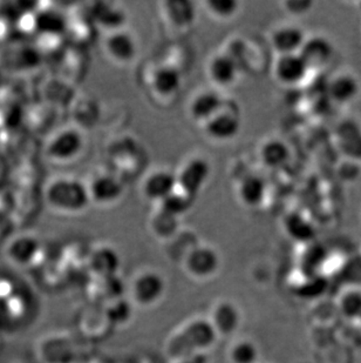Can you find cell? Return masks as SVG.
Returning <instances> with one entry per match:
<instances>
[{"label":"cell","instance_id":"obj_1","mask_svg":"<svg viewBox=\"0 0 361 363\" xmlns=\"http://www.w3.org/2000/svg\"><path fill=\"white\" fill-rule=\"evenodd\" d=\"M218 341L207 315H193L168 334L164 340V353L169 361L195 354L210 355Z\"/></svg>","mask_w":361,"mask_h":363},{"label":"cell","instance_id":"obj_2","mask_svg":"<svg viewBox=\"0 0 361 363\" xmlns=\"http://www.w3.org/2000/svg\"><path fill=\"white\" fill-rule=\"evenodd\" d=\"M44 199L48 208L65 216L84 212L92 202L87 184L71 175L52 178L45 186Z\"/></svg>","mask_w":361,"mask_h":363},{"label":"cell","instance_id":"obj_3","mask_svg":"<svg viewBox=\"0 0 361 363\" xmlns=\"http://www.w3.org/2000/svg\"><path fill=\"white\" fill-rule=\"evenodd\" d=\"M167 280L154 268H144L132 277L126 286V296L135 309L155 308L167 294Z\"/></svg>","mask_w":361,"mask_h":363},{"label":"cell","instance_id":"obj_4","mask_svg":"<svg viewBox=\"0 0 361 363\" xmlns=\"http://www.w3.org/2000/svg\"><path fill=\"white\" fill-rule=\"evenodd\" d=\"M180 266L193 281H212L221 271V255L212 245L198 242L182 259Z\"/></svg>","mask_w":361,"mask_h":363},{"label":"cell","instance_id":"obj_5","mask_svg":"<svg viewBox=\"0 0 361 363\" xmlns=\"http://www.w3.org/2000/svg\"><path fill=\"white\" fill-rule=\"evenodd\" d=\"M85 138L75 127H64L48 138L45 144V155L52 162L67 164L81 155Z\"/></svg>","mask_w":361,"mask_h":363},{"label":"cell","instance_id":"obj_6","mask_svg":"<svg viewBox=\"0 0 361 363\" xmlns=\"http://www.w3.org/2000/svg\"><path fill=\"white\" fill-rule=\"evenodd\" d=\"M218 339H235L243 325V312L231 298H219L212 302L207 314Z\"/></svg>","mask_w":361,"mask_h":363},{"label":"cell","instance_id":"obj_7","mask_svg":"<svg viewBox=\"0 0 361 363\" xmlns=\"http://www.w3.org/2000/svg\"><path fill=\"white\" fill-rule=\"evenodd\" d=\"M212 167L205 159L193 158L182 166L178 177V189L195 199L208 182Z\"/></svg>","mask_w":361,"mask_h":363},{"label":"cell","instance_id":"obj_8","mask_svg":"<svg viewBox=\"0 0 361 363\" xmlns=\"http://www.w3.org/2000/svg\"><path fill=\"white\" fill-rule=\"evenodd\" d=\"M205 134L216 141H229L239 134L241 130V117L235 107L223 104L221 110L203 125Z\"/></svg>","mask_w":361,"mask_h":363},{"label":"cell","instance_id":"obj_9","mask_svg":"<svg viewBox=\"0 0 361 363\" xmlns=\"http://www.w3.org/2000/svg\"><path fill=\"white\" fill-rule=\"evenodd\" d=\"M121 259L114 247L100 245L89 253L87 269L93 278H110L119 274Z\"/></svg>","mask_w":361,"mask_h":363},{"label":"cell","instance_id":"obj_10","mask_svg":"<svg viewBox=\"0 0 361 363\" xmlns=\"http://www.w3.org/2000/svg\"><path fill=\"white\" fill-rule=\"evenodd\" d=\"M310 71H321L330 65L334 57V46L330 39L323 35L307 37L299 51Z\"/></svg>","mask_w":361,"mask_h":363},{"label":"cell","instance_id":"obj_11","mask_svg":"<svg viewBox=\"0 0 361 363\" xmlns=\"http://www.w3.org/2000/svg\"><path fill=\"white\" fill-rule=\"evenodd\" d=\"M310 72L299 53L278 55L273 65V74L277 82L290 87H294L305 82Z\"/></svg>","mask_w":361,"mask_h":363},{"label":"cell","instance_id":"obj_12","mask_svg":"<svg viewBox=\"0 0 361 363\" xmlns=\"http://www.w3.org/2000/svg\"><path fill=\"white\" fill-rule=\"evenodd\" d=\"M328 281L324 274L298 269V278L289 282L291 294L303 300L319 301L326 293Z\"/></svg>","mask_w":361,"mask_h":363},{"label":"cell","instance_id":"obj_13","mask_svg":"<svg viewBox=\"0 0 361 363\" xmlns=\"http://www.w3.org/2000/svg\"><path fill=\"white\" fill-rule=\"evenodd\" d=\"M87 187L91 201L103 206L110 205L121 199L125 192L122 182L109 173L96 175L87 184Z\"/></svg>","mask_w":361,"mask_h":363},{"label":"cell","instance_id":"obj_14","mask_svg":"<svg viewBox=\"0 0 361 363\" xmlns=\"http://www.w3.org/2000/svg\"><path fill=\"white\" fill-rule=\"evenodd\" d=\"M334 307L341 321L348 323H361V286L345 284L339 289L333 300Z\"/></svg>","mask_w":361,"mask_h":363},{"label":"cell","instance_id":"obj_15","mask_svg":"<svg viewBox=\"0 0 361 363\" xmlns=\"http://www.w3.org/2000/svg\"><path fill=\"white\" fill-rule=\"evenodd\" d=\"M178 189L176 173L167 169H157L150 173L144 180L142 192L150 201L160 202L167 199L171 193Z\"/></svg>","mask_w":361,"mask_h":363},{"label":"cell","instance_id":"obj_16","mask_svg":"<svg viewBox=\"0 0 361 363\" xmlns=\"http://www.w3.org/2000/svg\"><path fill=\"white\" fill-rule=\"evenodd\" d=\"M360 84L351 73H338L327 84L326 94L331 104L348 105L358 98Z\"/></svg>","mask_w":361,"mask_h":363},{"label":"cell","instance_id":"obj_17","mask_svg":"<svg viewBox=\"0 0 361 363\" xmlns=\"http://www.w3.org/2000/svg\"><path fill=\"white\" fill-rule=\"evenodd\" d=\"M40 248V241L33 234H18L7 243L6 255L13 264L21 266L31 264Z\"/></svg>","mask_w":361,"mask_h":363},{"label":"cell","instance_id":"obj_18","mask_svg":"<svg viewBox=\"0 0 361 363\" xmlns=\"http://www.w3.org/2000/svg\"><path fill=\"white\" fill-rule=\"evenodd\" d=\"M306 38L299 26L283 25L273 32L271 45L277 55H296L299 53Z\"/></svg>","mask_w":361,"mask_h":363},{"label":"cell","instance_id":"obj_19","mask_svg":"<svg viewBox=\"0 0 361 363\" xmlns=\"http://www.w3.org/2000/svg\"><path fill=\"white\" fill-rule=\"evenodd\" d=\"M107 55L120 64H128L137 57V45L135 38L125 30L112 32L105 43Z\"/></svg>","mask_w":361,"mask_h":363},{"label":"cell","instance_id":"obj_20","mask_svg":"<svg viewBox=\"0 0 361 363\" xmlns=\"http://www.w3.org/2000/svg\"><path fill=\"white\" fill-rule=\"evenodd\" d=\"M223 104L224 100L217 92L212 89H205L196 94L191 100L189 114L193 121L205 125L221 110Z\"/></svg>","mask_w":361,"mask_h":363},{"label":"cell","instance_id":"obj_21","mask_svg":"<svg viewBox=\"0 0 361 363\" xmlns=\"http://www.w3.org/2000/svg\"><path fill=\"white\" fill-rule=\"evenodd\" d=\"M283 230L293 242L300 246L314 242L317 238L314 223L298 212H291L284 218Z\"/></svg>","mask_w":361,"mask_h":363},{"label":"cell","instance_id":"obj_22","mask_svg":"<svg viewBox=\"0 0 361 363\" xmlns=\"http://www.w3.org/2000/svg\"><path fill=\"white\" fill-rule=\"evenodd\" d=\"M239 66L229 53H219L209 62V78L217 86H230L239 77Z\"/></svg>","mask_w":361,"mask_h":363},{"label":"cell","instance_id":"obj_23","mask_svg":"<svg viewBox=\"0 0 361 363\" xmlns=\"http://www.w3.org/2000/svg\"><path fill=\"white\" fill-rule=\"evenodd\" d=\"M150 86L157 96H174L182 86V76L175 66L161 65L154 71Z\"/></svg>","mask_w":361,"mask_h":363},{"label":"cell","instance_id":"obj_24","mask_svg":"<svg viewBox=\"0 0 361 363\" xmlns=\"http://www.w3.org/2000/svg\"><path fill=\"white\" fill-rule=\"evenodd\" d=\"M225 357L228 363H259L260 350L258 343L248 336H236L229 343Z\"/></svg>","mask_w":361,"mask_h":363},{"label":"cell","instance_id":"obj_25","mask_svg":"<svg viewBox=\"0 0 361 363\" xmlns=\"http://www.w3.org/2000/svg\"><path fill=\"white\" fill-rule=\"evenodd\" d=\"M266 191L265 180L260 175L249 174L239 182L237 194L243 205L257 208L265 201Z\"/></svg>","mask_w":361,"mask_h":363},{"label":"cell","instance_id":"obj_26","mask_svg":"<svg viewBox=\"0 0 361 363\" xmlns=\"http://www.w3.org/2000/svg\"><path fill=\"white\" fill-rule=\"evenodd\" d=\"M338 145L343 155L351 162H360L361 130L358 125L345 121L337 128Z\"/></svg>","mask_w":361,"mask_h":363},{"label":"cell","instance_id":"obj_27","mask_svg":"<svg viewBox=\"0 0 361 363\" xmlns=\"http://www.w3.org/2000/svg\"><path fill=\"white\" fill-rule=\"evenodd\" d=\"M291 158V151L287 143L280 139L264 141L259 148V159L265 167L278 169L285 166Z\"/></svg>","mask_w":361,"mask_h":363},{"label":"cell","instance_id":"obj_28","mask_svg":"<svg viewBox=\"0 0 361 363\" xmlns=\"http://www.w3.org/2000/svg\"><path fill=\"white\" fill-rule=\"evenodd\" d=\"M93 18L96 25L103 30H108L109 33L123 30L126 24L125 11L110 3L96 4L93 9Z\"/></svg>","mask_w":361,"mask_h":363},{"label":"cell","instance_id":"obj_29","mask_svg":"<svg viewBox=\"0 0 361 363\" xmlns=\"http://www.w3.org/2000/svg\"><path fill=\"white\" fill-rule=\"evenodd\" d=\"M103 307L113 328H119L123 325L126 327L133 319L134 309L135 308L126 295L108 302Z\"/></svg>","mask_w":361,"mask_h":363},{"label":"cell","instance_id":"obj_30","mask_svg":"<svg viewBox=\"0 0 361 363\" xmlns=\"http://www.w3.org/2000/svg\"><path fill=\"white\" fill-rule=\"evenodd\" d=\"M194 200L191 196L180 192L178 189L174 193H171L167 199H164V201L159 203V209L162 212L167 213L169 216L180 219V216H183L190 211Z\"/></svg>","mask_w":361,"mask_h":363},{"label":"cell","instance_id":"obj_31","mask_svg":"<svg viewBox=\"0 0 361 363\" xmlns=\"http://www.w3.org/2000/svg\"><path fill=\"white\" fill-rule=\"evenodd\" d=\"M178 220L159 209L151 219V232L157 239L167 242L178 233Z\"/></svg>","mask_w":361,"mask_h":363},{"label":"cell","instance_id":"obj_32","mask_svg":"<svg viewBox=\"0 0 361 363\" xmlns=\"http://www.w3.org/2000/svg\"><path fill=\"white\" fill-rule=\"evenodd\" d=\"M208 12L218 19H230L239 12V3L236 0H207Z\"/></svg>","mask_w":361,"mask_h":363},{"label":"cell","instance_id":"obj_33","mask_svg":"<svg viewBox=\"0 0 361 363\" xmlns=\"http://www.w3.org/2000/svg\"><path fill=\"white\" fill-rule=\"evenodd\" d=\"M314 5V1H311V0H287L283 3L284 9L287 13L294 16V17H300V16L309 13L312 10Z\"/></svg>","mask_w":361,"mask_h":363},{"label":"cell","instance_id":"obj_34","mask_svg":"<svg viewBox=\"0 0 361 363\" xmlns=\"http://www.w3.org/2000/svg\"><path fill=\"white\" fill-rule=\"evenodd\" d=\"M169 363H210V359H209V355H205V354H195V355L174 359V360L169 361Z\"/></svg>","mask_w":361,"mask_h":363},{"label":"cell","instance_id":"obj_35","mask_svg":"<svg viewBox=\"0 0 361 363\" xmlns=\"http://www.w3.org/2000/svg\"><path fill=\"white\" fill-rule=\"evenodd\" d=\"M259 363H263V362H259Z\"/></svg>","mask_w":361,"mask_h":363}]
</instances>
